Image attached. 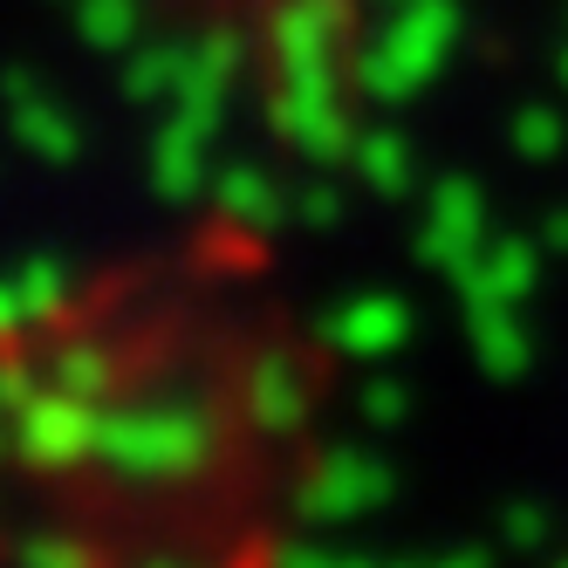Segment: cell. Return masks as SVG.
<instances>
[{
	"instance_id": "6da1fadb",
	"label": "cell",
	"mask_w": 568,
	"mask_h": 568,
	"mask_svg": "<svg viewBox=\"0 0 568 568\" xmlns=\"http://www.w3.org/2000/svg\"><path fill=\"white\" fill-rule=\"evenodd\" d=\"M336 363L267 247L185 220L0 281V568H288Z\"/></svg>"
}]
</instances>
